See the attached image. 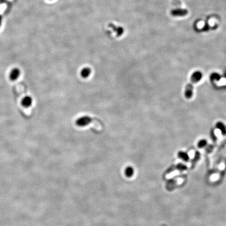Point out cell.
I'll return each mask as SVG.
<instances>
[{"label":"cell","mask_w":226,"mask_h":226,"mask_svg":"<svg viewBox=\"0 0 226 226\" xmlns=\"http://www.w3.org/2000/svg\"><path fill=\"white\" fill-rule=\"evenodd\" d=\"M194 84L190 82L185 87L184 95L185 98L188 99L192 98L193 95Z\"/></svg>","instance_id":"cell-4"},{"label":"cell","mask_w":226,"mask_h":226,"mask_svg":"<svg viewBox=\"0 0 226 226\" xmlns=\"http://www.w3.org/2000/svg\"><path fill=\"white\" fill-rule=\"evenodd\" d=\"M220 78H221L220 75L217 72L213 73L210 76L211 80L213 81H218L220 80Z\"/></svg>","instance_id":"cell-12"},{"label":"cell","mask_w":226,"mask_h":226,"mask_svg":"<svg viewBox=\"0 0 226 226\" xmlns=\"http://www.w3.org/2000/svg\"><path fill=\"white\" fill-rule=\"evenodd\" d=\"M125 174L128 178H130L134 175V169L132 167H127L125 170Z\"/></svg>","instance_id":"cell-11"},{"label":"cell","mask_w":226,"mask_h":226,"mask_svg":"<svg viewBox=\"0 0 226 226\" xmlns=\"http://www.w3.org/2000/svg\"><path fill=\"white\" fill-rule=\"evenodd\" d=\"M49 1H51V0H49Z\"/></svg>","instance_id":"cell-15"},{"label":"cell","mask_w":226,"mask_h":226,"mask_svg":"<svg viewBox=\"0 0 226 226\" xmlns=\"http://www.w3.org/2000/svg\"><path fill=\"white\" fill-rule=\"evenodd\" d=\"M110 27L113 28L114 32L116 33V35L118 36H122L124 32V29L121 26H116L114 24H110Z\"/></svg>","instance_id":"cell-7"},{"label":"cell","mask_w":226,"mask_h":226,"mask_svg":"<svg viewBox=\"0 0 226 226\" xmlns=\"http://www.w3.org/2000/svg\"><path fill=\"white\" fill-rule=\"evenodd\" d=\"M171 15L175 17H183L188 14L187 9L182 8H177L173 9L171 12Z\"/></svg>","instance_id":"cell-2"},{"label":"cell","mask_w":226,"mask_h":226,"mask_svg":"<svg viewBox=\"0 0 226 226\" xmlns=\"http://www.w3.org/2000/svg\"><path fill=\"white\" fill-rule=\"evenodd\" d=\"M91 73H92L91 69L89 67H85L81 70L80 72L81 76L83 78L86 79L89 77Z\"/></svg>","instance_id":"cell-9"},{"label":"cell","mask_w":226,"mask_h":226,"mask_svg":"<svg viewBox=\"0 0 226 226\" xmlns=\"http://www.w3.org/2000/svg\"><path fill=\"white\" fill-rule=\"evenodd\" d=\"M21 74L20 70L18 68L12 69L9 74V77L12 81H15L18 79Z\"/></svg>","instance_id":"cell-5"},{"label":"cell","mask_w":226,"mask_h":226,"mask_svg":"<svg viewBox=\"0 0 226 226\" xmlns=\"http://www.w3.org/2000/svg\"><path fill=\"white\" fill-rule=\"evenodd\" d=\"M207 141L206 139H202L199 140V141L198 142L197 147L199 148H203L205 147L206 146H207Z\"/></svg>","instance_id":"cell-13"},{"label":"cell","mask_w":226,"mask_h":226,"mask_svg":"<svg viewBox=\"0 0 226 226\" xmlns=\"http://www.w3.org/2000/svg\"><path fill=\"white\" fill-rule=\"evenodd\" d=\"M92 122V118L88 116H81L76 120V124L79 127H85Z\"/></svg>","instance_id":"cell-1"},{"label":"cell","mask_w":226,"mask_h":226,"mask_svg":"<svg viewBox=\"0 0 226 226\" xmlns=\"http://www.w3.org/2000/svg\"><path fill=\"white\" fill-rule=\"evenodd\" d=\"M202 72L196 71L194 72L190 76V82L193 83H197L202 80Z\"/></svg>","instance_id":"cell-3"},{"label":"cell","mask_w":226,"mask_h":226,"mask_svg":"<svg viewBox=\"0 0 226 226\" xmlns=\"http://www.w3.org/2000/svg\"><path fill=\"white\" fill-rule=\"evenodd\" d=\"M178 156L180 159L185 162H188L190 160V157L188 153L183 151H180L178 153Z\"/></svg>","instance_id":"cell-10"},{"label":"cell","mask_w":226,"mask_h":226,"mask_svg":"<svg viewBox=\"0 0 226 226\" xmlns=\"http://www.w3.org/2000/svg\"><path fill=\"white\" fill-rule=\"evenodd\" d=\"M216 127L220 130L223 136H226V125L222 122H218L216 124Z\"/></svg>","instance_id":"cell-8"},{"label":"cell","mask_w":226,"mask_h":226,"mask_svg":"<svg viewBox=\"0 0 226 226\" xmlns=\"http://www.w3.org/2000/svg\"><path fill=\"white\" fill-rule=\"evenodd\" d=\"M33 103V99L30 96H26L23 98L22 104L25 107H30Z\"/></svg>","instance_id":"cell-6"},{"label":"cell","mask_w":226,"mask_h":226,"mask_svg":"<svg viewBox=\"0 0 226 226\" xmlns=\"http://www.w3.org/2000/svg\"><path fill=\"white\" fill-rule=\"evenodd\" d=\"M176 168L180 171H185L188 167L184 164L179 163L176 165Z\"/></svg>","instance_id":"cell-14"}]
</instances>
